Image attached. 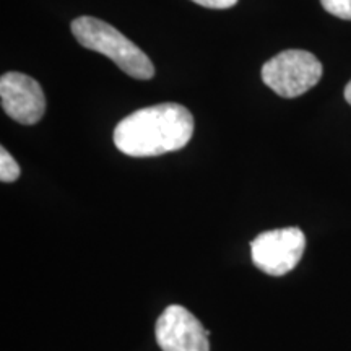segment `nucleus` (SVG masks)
<instances>
[{
    "label": "nucleus",
    "mask_w": 351,
    "mask_h": 351,
    "mask_svg": "<svg viewBox=\"0 0 351 351\" xmlns=\"http://www.w3.org/2000/svg\"><path fill=\"white\" fill-rule=\"evenodd\" d=\"M320 3L330 15L351 21V0H320Z\"/></svg>",
    "instance_id": "8"
},
{
    "label": "nucleus",
    "mask_w": 351,
    "mask_h": 351,
    "mask_svg": "<svg viewBox=\"0 0 351 351\" xmlns=\"http://www.w3.org/2000/svg\"><path fill=\"white\" fill-rule=\"evenodd\" d=\"M304 249L306 236L296 226L265 231L251 243L254 265L271 276H283L295 269Z\"/></svg>",
    "instance_id": "4"
},
{
    "label": "nucleus",
    "mask_w": 351,
    "mask_h": 351,
    "mask_svg": "<svg viewBox=\"0 0 351 351\" xmlns=\"http://www.w3.org/2000/svg\"><path fill=\"white\" fill-rule=\"evenodd\" d=\"M20 166L13 160L10 153L5 148H0V181L2 182H13L20 178Z\"/></svg>",
    "instance_id": "7"
},
{
    "label": "nucleus",
    "mask_w": 351,
    "mask_h": 351,
    "mask_svg": "<svg viewBox=\"0 0 351 351\" xmlns=\"http://www.w3.org/2000/svg\"><path fill=\"white\" fill-rule=\"evenodd\" d=\"M70 28L83 47L109 57L129 77L150 80L155 75L150 57L106 21L93 16H78Z\"/></svg>",
    "instance_id": "2"
},
{
    "label": "nucleus",
    "mask_w": 351,
    "mask_h": 351,
    "mask_svg": "<svg viewBox=\"0 0 351 351\" xmlns=\"http://www.w3.org/2000/svg\"><path fill=\"white\" fill-rule=\"evenodd\" d=\"M345 99H346V103L351 104V82L345 86Z\"/></svg>",
    "instance_id": "10"
},
{
    "label": "nucleus",
    "mask_w": 351,
    "mask_h": 351,
    "mask_svg": "<svg viewBox=\"0 0 351 351\" xmlns=\"http://www.w3.org/2000/svg\"><path fill=\"white\" fill-rule=\"evenodd\" d=\"M192 2L199 3L205 8H213V10H225L231 8L238 3V0H192Z\"/></svg>",
    "instance_id": "9"
},
{
    "label": "nucleus",
    "mask_w": 351,
    "mask_h": 351,
    "mask_svg": "<svg viewBox=\"0 0 351 351\" xmlns=\"http://www.w3.org/2000/svg\"><path fill=\"white\" fill-rule=\"evenodd\" d=\"M322 72V64L314 54L288 49L263 64L262 80L282 98H298L317 85Z\"/></svg>",
    "instance_id": "3"
},
{
    "label": "nucleus",
    "mask_w": 351,
    "mask_h": 351,
    "mask_svg": "<svg viewBox=\"0 0 351 351\" xmlns=\"http://www.w3.org/2000/svg\"><path fill=\"white\" fill-rule=\"evenodd\" d=\"M2 108L13 121L33 125L46 111V96L34 78L20 72H8L0 78Z\"/></svg>",
    "instance_id": "6"
},
{
    "label": "nucleus",
    "mask_w": 351,
    "mask_h": 351,
    "mask_svg": "<svg viewBox=\"0 0 351 351\" xmlns=\"http://www.w3.org/2000/svg\"><path fill=\"white\" fill-rule=\"evenodd\" d=\"M155 335L163 351H210V332L182 306L166 307L156 320Z\"/></svg>",
    "instance_id": "5"
},
{
    "label": "nucleus",
    "mask_w": 351,
    "mask_h": 351,
    "mask_svg": "<svg viewBox=\"0 0 351 351\" xmlns=\"http://www.w3.org/2000/svg\"><path fill=\"white\" fill-rule=\"evenodd\" d=\"M194 134V117L178 103L138 109L114 129V145L127 156L147 158L181 150Z\"/></svg>",
    "instance_id": "1"
}]
</instances>
